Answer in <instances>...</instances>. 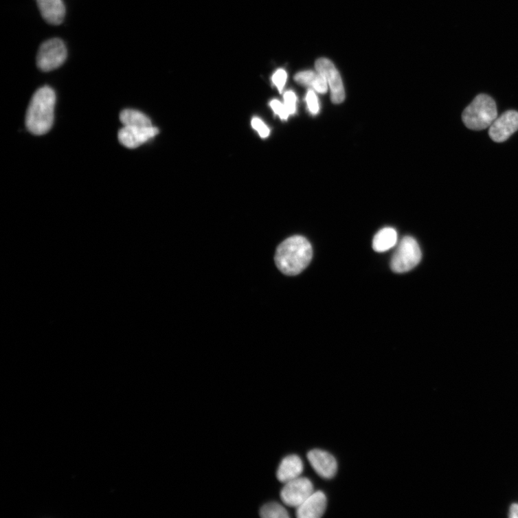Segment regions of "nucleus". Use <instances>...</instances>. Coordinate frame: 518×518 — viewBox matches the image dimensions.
Returning <instances> with one entry per match:
<instances>
[{
  "mask_svg": "<svg viewBox=\"0 0 518 518\" xmlns=\"http://www.w3.org/2000/svg\"><path fill=\"white\" fill-rule=\"evenodd\" d=\"M312 258L313 248L308 240L301 236H295L281 243L274 260L285 275L296 276L308 267Z\"/></svg>",
  "mask_w": 518,
  "mask_h": 518,
  "instance_id": "obj_1",
  "label": "nucleus"
},
{
  "mask_svg": "<svg viewBox=\"0 0 518 518\" xmlns=\"http://www.w3.org/2000/svg\"><path fill=\"white\" fill-rule=\"evenodd\" d=\"M56 99L55 91L48 86L36 91L25 117V125L30 133L41 135L50 131L54 123Z\"/></svg>",
  "mask_w": 518,
  "mask_h": 518,
  "instance_id": "obj_2",
  "label": "nucleus"
},
{
  "mask_svg": "<svg viewBox=\"0 0 518 518\" xmlns=\"http://www.w3.org/2000/svg\"><path fill=\"white\" fill-rule=\"evenodd\" d=\"M497 117V110L495 100L484 94L477 96L462 114L464 125L474 131H482L491 127Z\"/></svg>",
  "mask_w": 518,
  "mask_h": 518,
  "instance_id": "obj_3",
  "label": "nucleus"
},
{
  "mask_svg": "<svg viewBox=\"0 0 518 518\" xmlns=\"http://www.w3.org/2000/svg\"><path fill=\"white\" fill-rule=\"evenodd\" d=\"M421 258V250L416 240L406 236L395 251L390 267L395 273H405L414 269L420 263Z\"/></svg>",
  "mask_w": 518,
  "mask_h": 518,
  "instance_id": "obj_4",
  "label": "nucleus"
},
{
  "mask_svg": "<svg viewBox=\"0 0 518 518\" xmlns=\"http://www.w3.org/2000/svg\"><path fill=\"white\" fill-rule=\"evenodd\" d=\"M67 58L65 43L59 38L45 41L38 52L37 66L43 71H51L62 66Z\"/></svg>",
  "mask_w": 518,
  "mask_h": 518,
  "instance_id": "obj_5",
  "label": "nucleus"
},
{
  "mask_svg": "<svg viewBox=\"0 0 518 518\" xmlns=\"http://www.w3.org/2000/svg\"><path fill=\"white\" fill-rule=\"evenodd\" d=\"M314 492L312 482L308 478L300 477L284 484L280 497L285 505L297 509Z\"/></svg>",
  "mask_w": 518,
  "mask_h": 518,
  "instance_id": "obj_6",
  "label": "nucleus"
},
{
  "mask_svg": "<svg viewBox=\"0 0 518 518\" xmlns=\"http://www.w3.org/2000/svg\"><path fill=\"white\" fill-rule=\"evenodd\" d=\"M315 68L317 72L324 76L331 94L333 103H341L345 99V91L341 76L330 60L319 58L317 60Z\"/></svg>",
  "mask_w": 518,
  "mask_h": 518,
  "instance_id": "obj_7",
  "label": "nucleus"
},
{
  "mask_svg": "<svg viewBox=\"0 0 518 518\" xmlns=\"http://www.w3.org/2000/svg\"><path fill=\"white\" fill-rule=\"evenodd\" d=\"M518 131V113L509 111L497 117L490 127L491 138L497 143L507 141Z\"/></svg>",
  "mask_w": 518,
  "mask_h": 518,
  "instance_id": "obj_8",
  "label": "nucleus"
},
{
  "mask_svg": "<svg viewBox=\"0 0 518 518\" xmlns=\"http://www.w3.org/2000/svg\"><path fill=\"white\" fill-rule=\"evenodd\" d=\"M159 129L153 126L148 127L124 126L118 133V139L128 148H136L154 138Z\"/></svg>",
  "mask_w": 518,
  "mask_h": 518,
  "instance_id": "obj_9",
  "label": "nucleus"
},
{
  "mask_svg": "<svg viewBox=\"0 0 518 518\" xmlns=\"http://www.w3.org/2000/svg\"><path fill=\"white\" fill-rule=\"evenodd\" d=\"M308 459L316 473L322 478L332 479L337 473L338 464L330 453L314 449L308 453Z\"/></svg>",
  "mask_w": 518,
  "mask_h": 518,
  "instance_id": "obj_10",
  "label": "nucleus"
},
{
  "mask_svg": "<svg viewBox=\"0 0 518 518\" xmlns=\"http://www.w3.org/2000/svg\"><path fill=\"white\" fill-rule=\"evenodd\" d=\"M326 508V495L322 491H317L297 508L296 515L299 518H319L324 515Z\"/></svg>",
  "mask_w": 518,
  "mask_h": 518,
  "instance_id": "obj_11",
  "label": "nucleus"
},
{
  "mask_svg": "<svg viewBox=\"0 0 518 518\" xmlns=\"http://www.w3.org/2000/svg\"><path fill=\"white\" fill-rule=\"evenodd\" d=\"M43 19L49 24L58 25L64 21L66 9L63 0H36Z\"/></svg>",
  "mask_w": 518,
  "mask_h": 518,
  "instance_id": "obj_12",
  "label": "nucleus"
},
{
  "mask_svg": "<svg viewBox=\"0 0 518 518\" xmlns=\"http://www.w3.org/2000/svg\"><path fill=\"white\" fill-rule=\"evenodd\" d=\"M304 465L302 460L297 455L285 457L278 470V479L282 483H286L300 477L302 473Z\"/></svg>",
  "mask_w": 518,
  "mask_h": 518,
  "instance_id": "obj_13",
  "label": "nucleus"
},
{
  "mask_svg": "<svg viewBox=\"0 0 518 518\" xmlns=\"http://www.w3.org/2000/svg\"><path fill=\"white\" fill-rule=\"evenodd\" d=\"M295 79L300 85L312 87L317 93H327L328 85L324 76L317 71H302L295 75Z\"/></svg>",
  "mask_w": 518,
  "mask_h": 518,
  "instance_id": "obj_14",
  "label": "nucleus"
},
{
  "mask_svg": "<svg viewBox=\"0 0 518 518\" xmlns=\"http://www.w3.org/2000/svg\"><path fill=\"white\" fill-rule=\"evenodd\" d=\"M398 241V234L392 227H385L374 236L373 249L379 253L385 252L393 248Z\"/></svg>",
  "mask_w": 518,
  "mask_h": 518,
  "instance_id": "obj_15",
  "label": "nucleus"
},
{
  "mask_svg": "<svg viewBox=\"0 0 518 518\" xmlns=\"http://www.w3.org/2000/svg\"><path fill=\"white\" fill-rule=\"evenodd\" d=\"M120 119L124 126L148 127L153 126L150 120L145 114L138 111L124 110L121 112Z\"/></svg>",
  "mask_w": 518,
  "mask_h": 518,
  "instance_id": "obj_16",
  "label": "nucleus"
},
{
  "mask_svg": "<svg viewBox=\"0 0 518 518\" xmlns=\"http://www.w3.org/2000/svg\"><path fill=\"white\" fill-rule=\"evenodd\" d=\"M260 515L264 518H286L289 517L287 510L280 504L276 502H271L264 506Z\"/></svg>",
  "mask_w": 518,
  "mask_h": 518,
  "instance_id": "obj_17",
  "label": "nucleus"
},
{
  "mask_svg": "<svg viewBox=\"0 0 518 518\" xmlns=\"http://www.w3.org/2000/svg\"><path fill=\"white\" fill-rule=\"evenodd\" d=\"M284 104L289 115L296 112L297 97L293 91H288L284 95Z\"/></svg>",
  "mask_w": 518,
  "mask_h": 518,
  "instance_id": "obj_18",
  "label": "nucleus"
},
{
  "mask_svg": "<svg viewBox=\"0 0 518 518\" xmlns=\"http://www.w3.org/2000/svg\"><path fill=\"white\" fill-rule=\"evenodd\" d=\"M287 80V74L284 69H279L272 76V82L278 89L280 93L284 89Z\"/></svg>",
  "mask_w": 518,
  "mask_h": 518,
  "instance_id": "obj_19",
  "label": "nucleus"
},
{
  "mask_svg": "<svg viewBox=\"0 0 518 518\" xmlns=\"http://www.w3.org/2000/svg\"><path fill=\"white\" fill-rule=\"evenodd\" d=\"M306 102L310 113L317 115L319 111L318 98L313 90H309L306 95Z\"/></svg>",
  "mask_w": 518,
  "mask_h": 518,
  "instance_id": "obj_20",
  "label": "nucleus"
},
{
  "mask_svg": "<svg viewBox=\"0 0 518 518\" xmlns=\"http://www.w3.org/2000/svg\"><path fill=\"white\" fill-rule=\"evenodd\" d=\"M251 125L253 128L258 133L259 135H260L262 138L266 139L269 135V128L260 118H253L251 121Z\"/></svg>",
  "mask_w": 518,
  "mask_h": 518,
  "instance_id": "obj_21",
  "label": "nucleus"
},
{
  "mask_svg": "<svg viewBox=\"0 0 518 518\" xmlns=\"http://www.w3.org/2000/svg\"><path fill=\"white\" fill-rule=\"evenodd\" d=\"M270 106L274 113L278 115L282 120H286L289 114L284 103L278 100H273L270 102Z\"/></svg>",
  "mask_w": 518,
  "mask_h": 518,
  "instance_id": "obj_22",
  "label": "nucleus"
},
{
  "mask_svg": "<svg viewBox=\"0 0 518 518\" xmlns=\"http://www.w3.org/2000/svg\"><path fill=\"white\" fill-rule=\"evenodd\" d=\"M509 517L512 518H518V504H513L510 506Z\"/></svg>",
  "mask_w": 518,
  "mask_h": 518,
  "instance_id": "obj_23",
  "label": "nucleus"
}]
</instances>
